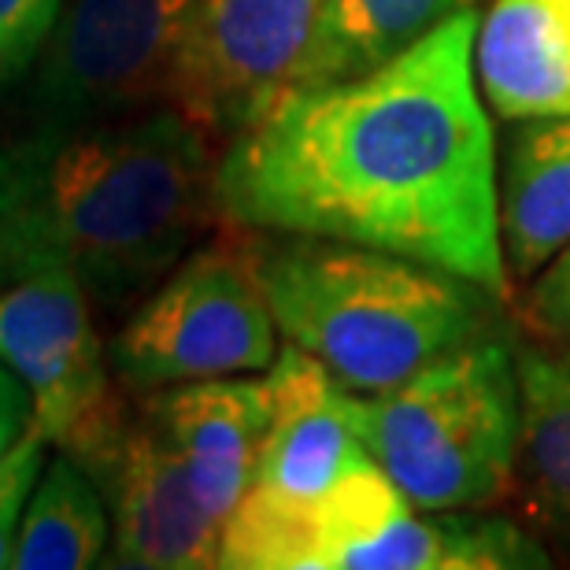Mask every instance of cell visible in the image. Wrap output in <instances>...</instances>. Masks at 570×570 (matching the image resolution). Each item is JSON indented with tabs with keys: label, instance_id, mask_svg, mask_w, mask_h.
Masks as SVG:
<instances>
[{
	"label": "cell",
	"instance_id": "cell-1",
	"mask_svg": "<svg viewBox=\"0 0 570 570\" xmlns=\"http://www.w3.org/2000/svg\"><path fill=\"white\" fill-rule=\"evenodd\" d=\"M466 4L415 49L334 86L289 89L215 164V208L242 230L396 253L508 293L497 145Z\"/></svg>",
	"mask_w": 570,
	"mask_h": 570
},
{
	"label": "cell",
	"instance_id": "cell-2",
	"mask_svg": "<svg viewBox=\"0 0 570 570\" xmlns=\"http://www.w3.org/2000/svg\"><path fill=\"white\" fill-rule=\"evenodd\" d=\"M212 138L178 108L27 130L0 145V278L71 271L89 301L156 289L215 208Z\"/></svg>",
	"mask_w": 570,
	"mask_h": 570
},
{
	"label": "cell",
	"instance_id": "cell-3",
	"mask_svg": "<svg viewBox=\"0 0 570 570\" xmlns=\"http://www.w3.org/2000/svg\"><path fill=\"white\" fill-rule=\"evenodd\" d=\"M259 278L278 334L352 393L393 390L482 337L497 301L452 271L326 237L259 248Z\"/></svg>",
	"mask_w": 570,
	"mask_h": 570
},
{
	"label": "cell",
	"instance_id": "cell-4",
	"mask_svg": "<svg viewBox=\"0 0 570 570\" xmlns=\"http://www.w3.org/2000/svg\"><path fill=\"white\" fill-rule=\"evenodd\" d=\"M352 415L419 511L493 504L519 463V356L482 334L393 390L352 393Z\"/></svg>",
	"mask_w": 570,
	"mask_h": 570
},
{
	"label": "cell",
	"instance_id": "cell-5",
	"mask_svg": "<svg viewBox=\"0 0 570 570\" xmlns=\"http://www.w3.org/2000/svg\"><path fill=\"white\" fill-rule=\"evenodd\" d=\"M278 356L259 248L212 242L186 256L108 345L116 379L134 393L267 374Z\"/></svg>",
	"mask_w": 570,
	"mask_h": 570
},
{
	"label": "cell",
	"instance_id": "cell-6",
	"mask_svg": "<svg viewBox=\"0 0 570 570\" xmlns=\"http://www.w3.org/2000/svg\"><path fill=\"white\" fill-rule=\"evenodd\" d=\"M197 0H63L30 67V130L119 119L167 100V75Z\"/></svg>",
	"mask_w": 570,
	"mask_h": 570
},
{
	"label": "cell",
	"instance_id": "cell-7",
	"mask_svg": "<svg viewBox=\"0 0 570 570\" xmlns=\"http://www.w3.org/2000/svg\"><path fill=\"white\" fill-rule=\"evenodd\" d=\"M94 474L111 515V567L200 570L219 567L223 522L200 504L186 463L145 412L111 401L60 444Z\"/></svg>",
	"mask_w": 570,
	"mask_h": 570
},
{
	"label": "cell",
	"instance_id": "cell-8",
	"mask_svg": "<svg viewBox=\"0 0 570 570\" xmlns=\"http://www.w3.org/2000/svg\"><path fill=\"white\" fill-rule=\"evenodd\" d=\"M323 0H197L167 75V105L208 138L242 134L293 89Z\"/></svg>",
	"mask_w": 570,
	"mask_h": 570
},
{
	"label": "cell",
	"instance_id": "cell-9",
	"mask_svg": "<svg viewBox=\"0 0 570 570\" xmlns=\"http://www.w3.org/2000/svg\"><path fill=\"white\" fill-rule=\"evenodd\" d=\"M0 363L27 385L30 430L67 444L111 401L108 352L71 271H33L0 293Z\"/></svg>",
	"mask_w": 570,
	"mask_h": 570
},
{
	"label": "cell",
	"instance_id": "cell-10",
	"mask_svg": "<svg viewBox=\"0 0 570 570\" xmlns=\"http://www.w3.org/2000/svg\"><path fill=\"white\" fill-rule=\"evenodd\" d=\"M267 390L271 423L248 489L318 504L341 478L374 463L352 415V390L304 348L285 341L267 367Z\"/></svg>",
	"mask_w": 570,
	"mask_h": 570
},
{
	"label": "cell",
	"instance_id": "cell-11",
	"mask_svg": "<svg viewBox=\"0 0 570 570\" xmlns=\"http://www.w3.org/2000/svg\"><path fill=\"white\" fill-rule=\"evenodd\" d=\"M145 412L186 463L193 493L226 527L256 474L259 441L271 423L267 379H208L156 390Z\"/></svg>",
	"mask_w": 570,
	"mask_h": 570
},
{
	"label": "cell",
	"instance_id": "cell-12",
	"mask_svg": "<svg viewBox=\"0 0 570 570\" xmlns=\"http://www.w3.org/2000/svg\"><path fill=\"white\" fill-rule=\"evenodd\" d=\"M474 75L504 122L570 116V0H489Z\"/></svg>",
	"mask_w": 570,
	"mask_h": 570
},
{
	"label": "cell",
	"instance_id": "cell-13",
	"mask_svg": "<svg viewBox=\"0 0 570 570\" xmlns=\"http://www.w3.org/2000/svg\"><path fill=\"white\" fill-rule=\"evenodd\" d=\"M500 242L519 278H533L570 245V116L527 119L497 167Z\"/></svg>",
	"mask_w": 570,
	"mask_h": 570
},
{
	"label": "cell",
	"instance_id": "cell-14",
	"mask_svg": "<svg viewBox=\"0 0 570 570\" xmlns=\"http://www.w3.org/2000/svg\"><path fill=\"white\" fill-rule=\"evenodd\" d=\"M530 570L549 556L508 519H482L474 508L423 511L415 504L352 552L348 570Z\"/></svg>",
	"mask_w": 570,
	"mask_h": 570
},
{
	"label": "cell",
	"instance_id": "cell-15",
	"mask_svg": "<svg viewBox=\"0 0 570 570\" xmlns=\"http://www.w3.org/2000/svg\"><path fill=\"white\" fill-rule=\"evenodd\" d=\"M466 4L471 0H323L293 89L379 71Z\"/></svg>",
	"mask_w": 570,
	"mask_h": 570
},
{
	"label": "cell",
	"instance_id": "cell-16",
	"mask_svg": "<svg viewBox=\"0 0 570 570\" xmlns=\"http://www.w3.org/2000/svg\"><path fill=\"white\" fill-rule=\"evenodd\" d=\"M111 544V515L94 474L63 452L41 466L19 522L16 570H82L105 560Z\"/></svg>",
	"mask_w": 570,
	"mask_h": 570
},
{
	"label": "cell",
	"instance_id": "cell-17",
	"mask_svg": "<svg viewBox=\"0 0 570 570\" xmlns=\"http://www.w3.org/2000/svg\"><path fill=\"white\" fill-rule=\"evenodd\" d=\"M519 455L538 500L570 527V352L519 356Z\"/></svg>",
	"mask_w": 570,
	"mask_h": 570
},
{
	"label": "cell",
	"instance_id": "cell-18",
	"mask_svg": "<svg viewBox=\"0 0 570 570\" xmlns=\"http://www.w3.org/2000/svg\"><path fill=\"white\" fill-rule=\"evenodd\" d=\"M63 0H0V82L27 75L60 19Z\"/></svg>",
	"mask_w": 570,
	"mask_h": 570
},
{
	"label": "cell",
	"instance_id": "cell-19",
	"mask_svg": "<svg viewBox=\"0 0 570 570\" xmlns=\"http://www.w3.org/2000/svg\"><path fill=\"white\" fill-rule=\"evenodd\" d=\"M45 449H49V441L41 433L27 430L0 455V567H11L22 511H27V500L45 466Z\"/></svg>",
	"mask_w": 570,
	"mask_h": 570
},
{
	"label": "cell",
	"instance_id": "cell-20",
	"mask_svg": "<svg viewBox=\"0 0 570 570\" xmlns=\"http://www.w3.org/2000/svg\"><path fill=\"white\" fill-rule=\"evenodd\" d=\"M530 318L560 345H570V245L556 253L530 289Z\"/></svg>",
	"mask_w": 570,
	"mask_h": 570
},
{
	"label": "cell",
	"instance_id": "cell-21",
	"mask_svg": "<svg viewBox=\"0 0 570 570\" xmlns=\"http://www.w3.org/2000/svg\"><path fill=\"white\" fill-rule=\"evenodd\" d=\"M30 419H33V404L27 385L0 363V455L30 430Z\"/></svg>",
	"mask_w": 570,
	"mask_h": 570
},
{
	"label": "cell",
	"instance_id": "cell-22",
	"mask_svg": "<svg viewBox=\"0 0 570 570\" xmlns=\"http://www.w3.org/2000/svg\"><path fill=\"white\" fill-rule=\"evenodd\" d=\"M471 4H474V0H471Z\"/></svg>",
	"mask_w": 570,
	"mask_h": 570
}]
</instances>
